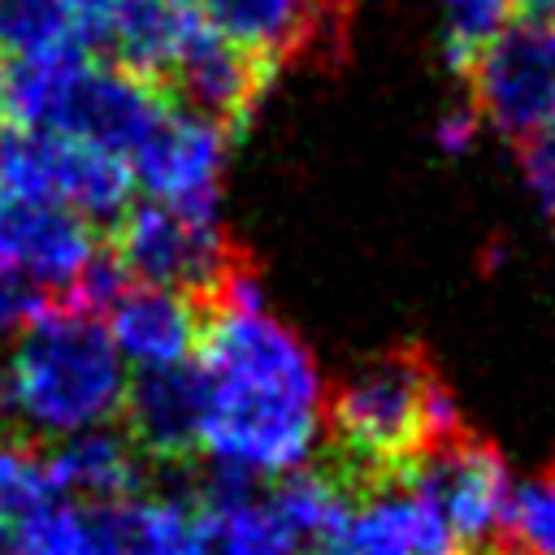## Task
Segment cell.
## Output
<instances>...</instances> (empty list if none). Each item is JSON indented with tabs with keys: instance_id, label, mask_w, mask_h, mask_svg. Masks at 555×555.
<instances>
[{
	"instance_id": "obj_11",
	"label": "cell",
	"mask_w": 555,
	"mask_h": 555,
	"mask_svg": "<svg viewBox=\"0 0 555 555\" xmlns=\"http://www.w3.org/2000/svg\"><path fill=\"white\" fill-rule=\"evenodd\" d=\"M195 13L234 48L278 69L343 30L347 0H191Z\"/></svg>"
},
{
	"instance_id": "obj_12",
	"label": "cell",
	"mask_w": 555,
	"mask_h": 555,
	"mask_svg": "<svg viewBox=\"0 0 555 555\" xmlns=\"http://www.w3.org/2000/svg\"><path fill=\"white\" fill-rule=\"evenodd\" d=\"M95 251L91 225L69 208L0 195V264H13L39 286L65 295Z\"/></svg>"
},
{
	"instance_id": "obj_14",
	"label": "cell",
	"mask_w": 555,
	"mask_h": 555,
	"mask_svg": "<svg viewBox=\"0 0 555 555\" xmlns=\"http://www.w3.org/2000/svg\"><path fill=\"white\" fill-rule=\"evenodd\" d=\"M304 555H460L447 525L403 486H377L347 520Z\"/></svg>"
},
{
	"instance_id": "obj_1",
	"label": "cell",
	"mask_w": 555,
	"mask_h": 555,
	"mask_svg": "<svg viewBox=\"0 0 555 555\" xmlns=\"http://www.w3.org/2000/svg\"><path fill=\"white\" fill-rule=\"evenodd\" d=\"M199 447L238 477H286L304 468L325 429V386L308 343L264 304L204 312L195 347Z\"/></svg>"
},
{
	"instance_id": "obj_31",
	"label": "cell",
	"mask_w": 555,
	"mask_h": 555,
	"mask_svg": "<svg viewBox=\"0 0 555 555\" xmlns=\"http://www.w3.org/2000/svg\"><path fill=\"white\" fill-rule=\"evenodd\" d=\"M546 212H551V221H555V199H551V204H546Z\"/></svg>"
},
{
	"instance_id": "obj_22",
	"label": "cell",
	"mask_w": 555,
	"mask_h": 555,
	"mask_svg": "<svg viewBox=\"0 0 555 555\" xmlns=\"http://www.w3.org/2000/svg\"><path fill=\"white\" fill-rule=\"evenodd\" d=\"M512 22H516V0H438L447 65L464 74Z\"/></svg>"
},
{
	"instance_id": "obj_4",
	"label": "cell",
	"mask_w": 555,
	"mask_h": 555,
	"mask_svg": "<svg viewBox=\"0 0 555 555\" xmlns=\"http://www.w3.org/2000/svg\"><path fill=\"white\" fill-rule=\"evenodd\" d=\"M165 104L169 95L156 82L113 61H91L87 52L30 56L4 69V113H13L22 130L78 139L126 165Z\"/></svg>"
},
{
	"instance_id": "obj_25",
	"label": "cell",
	"mask_w": 555,
	"mask_h": 555,
	"mask_svg": "<svg viewBox=\"0 0 555 555\" xmlns=\"http://www.w3.org/2000/svg\"><path fill=\"white\" fill-rule=\"evenodd\" d=\"M48 312V286H39L30 273L0 264V334L4 330H26Z\"/></svg>"
},
{
	"instance_id": "obj_24",
	"label": "cell",
	"mask_w": 555,
	"mask_h": 555,
	"mask_svg": "<svg viewBox=\"0 0 555 555\" xmlns=\"http://www.w3.org/2000/svg\"><path fill=\"white\" fill-rule=\"evenodd\" d=\"M17 546L22 555H87L78 503H52L26 525H17Z\"/></svg>"
},
{
	"instance_id": "obj_32",
	"label": "cell",
	"mask_w": 555,
	"mask_h": 555,
	"mask_svg": "<svg viewBox=\"0 0 555 555\" xmlns=\"http://www.w3.org/2000/svg\"><path fill=\"white\" fill-rule=\"evenodd\" d=\"M481 555H486V551H481Z\"/></svg>"
},
{
	"instance_id": "obj_21",
	"label": "cell",
	"mask_w": 555,
	"mask_h": 555,
	"mask_svg": "<svg viewBox=\"0 0 555 555\" xmlns=\"http://www.w3.org/2000/svg\"><path fill=\"white\" fill-rule=\"evenodd\" d=\"M52 503H65V499L52 486L43 447L0 429V520L26 525L30 516H39Z\"/></svg>"
},
{
	"instance_id": "obj_20",
	"label": "cell",
	"mask_w": 555,
	"mask_h": 555,
	"mask_svg": "<svg viewBox=\"0 0 555 555\" xmlns=\"http://www.w3.org/2000/svg\"><path fill=\"white\" fill-rule=\"evenodd\" d=\"M0 52H9L13 61H30L87 48L69 0H0Z\"/></svg>"
},
{
	"instance_id": "obj_17",
	"label": "cell",
	"mask_w": 555,
	"mask_h": 555,
	"mask_svg": "<svg viewBox=\"0 0 555 555\" xmlns=\"http://www.w3.org/2000/svg\"><path fill=\"white\" fill-rule=\"evenodd\" d=\"M87 555H191V499L134 494L121 503L82 507Z\"/></svg>"
},
{
	"instance_id": "obj_15",
	"label": "cell",
	"mask_w": 555,
	"mask_h": 555,
	"mask_svg": "<svg viewBox=\"0 0 555 555\" xmlns=\"http://www.w3.org/2000/svg\"><path fill=\"white\" fill-rule=\"evenodd\" d=\"M199 377L195 364H173V369H139L126 382L121 416H126V438L143 460L156 464H178L199 451Z\"/></svg>"
},
{
	"instance_id": "obj_29",
	"label": "cell",
	"mask_w": 555,
	"mask_h": 555,
	"mask_svg": "<svg viewBox=\"0 0 555 555\" xmlns=\"http://www.w3.org/2000/svg\"><path fill=\"white\" fill-rule=\"evenodd\" d=\"M486 555H512V551H507L503 542H494V546H486Z\"/></svg>"
},
{
	"instance_id": "obj_19",
	"label": "cell",
	"mask_w": 555,
	"mask_h": 555,
	"mask_svg": "<svg viewBox=\"0 0 555 555\" xmlns=\"http://www.w3.org/2000/svg\"><path fill=\"white\" fill-rule=\"evenodd\" d=\"M269 507L295 538V546L308 551L347 520V512L356 507V486L338 468H295L278 481Z\"/></svg>"
},
{
	"instance_id": "obj_5",
	"label": "cell",
	"mask_w": 555,
	"mask_h": 555,
	"mask_svg": "<svg viewBox=\"0 0 555 555\" xmlns=\"http://www.w3.org/2000/svg\"><path fill=\"white\" fill-rule=\"evenodd\" d=\"M0 195L30 204H61L87 225L121 221L130 212L134 173L121 156L78 139L9 126L0 130Z\"/></svg>"
},
{
	"instance_id": "obj_13",
	"label": "cell",
	"mask_w": 555,
	"mask_h": 555,
	"mask_svg": "<svg viewBox=\"0 0 555 555\" xmlns=\"http://www.w3.org/2000/svg\"><path fill=\"white\" fill-rule=\"evenodd\" d=\"M104 330L121 360L134 369H173L191 364L199 334H204V308L191 295L160 291V286H126L104 308Z\"/></svg>"
},
{
	"instance_id": "obj_3",
	"label": "cell",
	"mask_w": 555,
	"mask_h": 555,
	"mask_svg": "<svg viewBox=\"0 0 555 555\" xmlns=\"http://www.w3.org/2000/svg\"><path fill=\"white\" fill-rule=\"evenodd\" d=\"M334 468L356 490L395 486L412 460L464 434L451 390L421 347L364 360L325 403Z\"/></svg>"
},
{
	"instance_id": "obj_16",
	"label": "cell",
	"mask_w": 555,
	"mask_h": 555,
	"mask_svg": "<svg viewBox=\"0 0 555 555\" xmlns=\"http://www.w3.org/2000/svg\"><path fill=\"white\" fill-rule=\"evenodd\" d=\"M251 477L212 468L191 499V555H299L295 538L273 516L269 499H256Z\"/></svg>"
},
{
	"instance_id": "obj_27",
	"label": "cell",
	"mask_w": 555,
	"mask_h": 555,
	"mask_svg": "<svg viewBox=\"0 0 555 555\" xmlns=\"http://www.w3.org/2000/svg\"><path fill=\"white\" fill-rule=\"evenodd\" d=\"M516 17L520 22H546V26H555V0H516Z\"/></svg>"
},
{
	"instance_id": "obj_28",
	"label": "cell",
	"mask_w": 555,
	"mask_h": 555,
	"mask_svg": "<svg viewBox=\"0 0 555 555\" xmlns=\"http://www.w3.org/2000/svg\"><path fill=\"white\" fill-rule=\"evenodd\" d=\"M0 555H22V546H17V525H4V520H0Z\"/></svg>"
},
{
	"instance_id": "obj_9",
	"label": "cell",
	"mask_w": 555,
	"mask_h": 555,
	"mask_svg": "<svg viewBox=\"0 0 555 555\" xmlns=\"http://www.w3.org/2000/svg\"><path fill=\"white\" fill-rule=\"evenodd\" d=\"M225 156L230 130L169 100L147 139L130 152V173L134 186H143L156 204L182 212H217Z\"/></svg>"
},
{
	"instance_id": "obj_18",
	"label": "cell",
	"mask_w": 555,
	"mask_h": 555,
	"mask_svg": "<svg viewBox=\"0 0 555 555\" xmlns=\"http://www.w3.org/2000/svg\"><path fill=\"white\" fill-rule=\"evenodd\" d=\"M43 460L65 503L82 499V507H95V503L134 499L143 490V455L126 434L104 425L69 434L56 447H43Z\"/></svg>"
},
{
	"instance_id": "obj_30",
	"label": "cell",
	"mask_w": 555,
	"mask_h": 555,
	"mask_svg": "<svg viewBox=\"0 0 555 555\" xmlns=\"http://www.w3.org/2000/svg\"><path fill=\"white\" fill-rule=\"evenodd\" d=\"M0 121H4V69H0Z\"/></svg>"
},
{
	"instance_id": "obj_10",
	"label": "cell",
	"mask_w": 555,
	"mask_h": 555,
	"mask_svg": "<svg viewBox=\"0 0 555 555\" xmlns=\"http://www.w3.org/2000/svg\"><path fill=\"white\" fill-rule=\"evenodd\" d=\"M269 74H273L269 65H260L256 56H247L243 48L221 39L204 17H195L160 91L169 87L173 104H182L234 134L260 108V100L269 91Z\"/></svg>"
},
{
	"instance_id": "obj_23",
	"label": "cell",
	"mask_w": 555,
	"mask_h": 555,
	"mask_svg": "<svg viewBox=\"0 0 555 555\" xmlns=\"http://www.w3.org/2000/svg\"><path fill=\"white\" fill-rule=\"evenodd\" d=\"M499 533L512 555H555V473L512 486Z\"/></svg>"
},
{
	"instance_id": "obj_6",
	"label": "cell",
	"mask_w": 555,
	"mask_h": 555,
	"mask_svg": "<svg viewBox=\"0 0 555 555\" xmlns=\"http://www.w3.org/2000/svg\"><path fill=\"white\" fill-rule=\"evenodd\" d=\"M108 251L134 286L178 291L199 308H208L217 286L243 264L221 230V212H182L156 199L134 204L117 221V238Z\"/></svg>"
},
{
	"instance_id": "obj_2",
	"label": "cell",
	"mask_w": 555,
	"mask_h": 555,
	"mask_svg": "<svg viewBox=\"0 0 555 555\" xmlns=\"http://www.w3.org/2000/svg\"><path fill=\"white\" fill-rule=\"evenodd\" d=\"M126 369L100 317L48 308L0 364V429L43 447L121 412Z\"/></svg>"
},
{
	"instance_id": "obj_8",
	"label": "cell",
	"mask_w": 555,
	"mask_h": 555,
	"mask_svg": "<svg viewBox=\"0 0 555 555\" xmlns=\"http://www.w3.org/2000/svg\"><path fill=\"white\" fill-rule=\"evenodd\" d=\"M464 74L477 121L516 147L555 126V26L516 17Z\"/></svg>"
},
{
	"instance_id": "obj_26",
	"label": "cell",
	"mask_w": 555,
	"mask_h": 555,
	"mask_svg": "<svg viewBox=\"0 0 555 555\" xmlns=\"http://www.w3.org/2000/svg\"><path fill=\"white\" fill-rule=\"evenodd\" d=\"M477 113H473V104H455L451 113H442V121H438V143L447 147V152H460V147H468L473 139H477Z\"/></svg>"
},
{
	"instance_id": "obj_7",
	"label": "cell",
	"mask_w": 555,
	"mask_h": 555,
	"mask_svg": "<svg viewBox=\"0 0 555 555\" xmlns=\"http://www.w3.org/2000/svg\"><path fill=\"white\" fill-rule=\"evenodd\" d=\"M395 486L429 503L460 551L477 555L499 542L494 533L503 529L507 516L512 473L490 442L473 434H455L434 451H425L421 460H412Z\"/></svg>"
}]
</instances>
